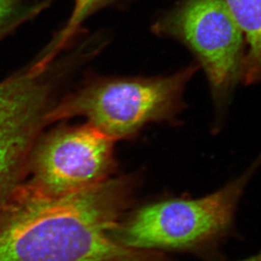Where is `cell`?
<instances>
[{"label":"cell","mask_w":261,"mask_h":261,"mask_svg":"<svg viewBox=\"0 0 261 261\" xmlns=\"http://www.w3.org/2000/svg\"><path fill=\"white\" fill-rule=\"evenodd\" d=\"M115 142L88 123L56 129L36 143L28 184L52 195L97 186L111 178L115 169Z\"/></svg>","instance_id":"cell-6"},{"label":"cell","mask_w":261,"mask_h":261,"mask_svg":"<svg viewBox=\"0 0 261 261\" xmlns=\"http://www.w3.org/2000/svg\"><path fill=\"white\" fill-rule=\"evenodd\" d=\"M198 68L194 64L167 76L99 81L56 103L48 124L82 116L114 141L130 138L148 124L173 120L184 110V90Z\"/></svg>","instance_id":"cell-3"},{"label":"cell","mask_w":261,"mask_h":261,"mask_svg":"<svg viewBox=\"0 0 261 261\" xmlns=\"http://www.w3.org/2000/svg\"><path fill=\"white\" fill-rule=\"evenodd\" d=\"M88 1L89 0H75V12L73 14L72 18L70 20V28H68V30L72 29L73 27H75L80 20L83 19L86 13L88 12L87 8H88Z\"/></svg>","instance_id":"cell-8"},{"label":"cell","mask_w":261,"mask_h":261,"mask_svg":"<svg viewBox=\"0 0 261 261\" xmlns=\"http://www.w3.org/2000/svg\"><path fill=\"white\" fill-rule=\"evenodd\" d=\"M134 186L130 176L111 177L52 195L23 184L0 212V261H168L119 241Z\"/></svg>","instance_id":"cell-1"},{"label":"cell","mask_w":261,"mask_h":261,"mask_svg":"<svg viewBox=\"0 0 261 261\" xmlns=\"http://www.w3.org/2000/svg\"><path fill=\"white\" fill-rule=\"evenodd\" d=\"M194 54L208 79L211 97L223 113L241 83L246 50L241 29L225 0H182L156 27Z\"/></svg>","instance_id":"cell-4"},{"label":"cell","mask_w":261,"mask_h":261,"mask_svg":"<svg viewBox=\"0 0 261 261\" xmlns=\"http://www.w3.org/2000/svg\"><path fill=\"white\" fill-rule=\"evenodd\" d=\"M17 0H0V25L12 12Z\"/></svg>","instance_id":"cell-9"},{"label":"cell","mask_w":261,"mask_h":261,"mask_svg":"<svg viewBox=\"0 0 261 261\" xmlns=\"http://www.w3.org/2000/svg\"><path fill=\"white\" fill-rule=\"evenodd\" d=\"M261 166L202 198H173L143 206L124 217L117 232L122 245L142 251L189 252L204 261H223L221 248L234 233L239 201Z\"/></svg>","instance_id":"cell-2"},{"label":"cell","mask_w":261,"mask_h":261,"mask_svg":"<svg viewBox=\"0 0 261 261\" xmlns=\"http://www.w3.org/2000/svg\"><path fill=\"white\" fill-rule=\"evenodd\" d=\"M239 261H261V252H259L258 254H254L253 256L249 257V258Z\"/></svg>","instance_id":"cell-10"},{"label":"cell","mask_w":261,"mask_h":261,"mask_svg":"<svg viewBox=\"0 0 261 261\" xmlns=\"http://www.w3.org/2000/svg\"><path fill=\"white\" fill-rule=\"evenodd\" d=\"M225 1L248 45L241 83L244 85L261 83V0Z\"/></svg>","instance_id":"cell-7"},{"label":"cell","mask_w":261,"mask_h":261,"mask_svg":"<svg viewBox=\"0 0 261 261\" xmlns=\"http://www.w3.org/2000/svg\"><path fill=\"white\" fill-rule=\"evenodd\" d=\"M95 1H97V0H89V2H88V10H89V9H90L91 6L95 3Z\"/></svg>","instance_id":"cell-11"},{"label":"cell","mask_w":261,"mask_h":261,"mask_svg":"<svg viewBox=\"0 0 261 261\" xmlns=\"http://www.w3.org/2000/svg\"><path fill=\"white\" fill-rule=\"evenodd\" d=\"M59 76L39 61L0 83V212L28 174L31 155L56 103Z\"/></svg>","instance_id":"cell-5"}]
</instances>
